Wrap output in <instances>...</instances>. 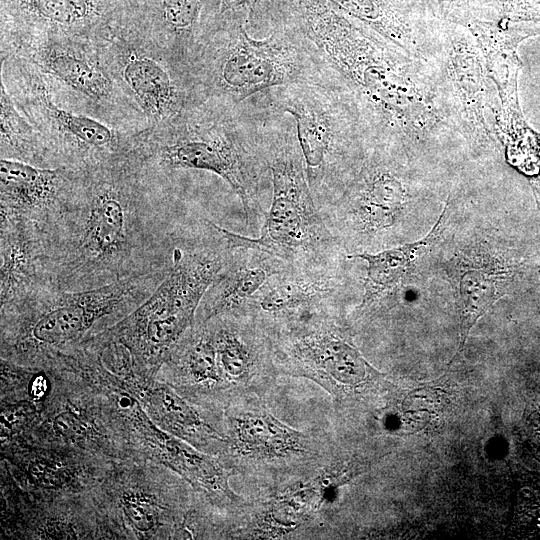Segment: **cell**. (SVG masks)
<instances>
[{
  "instance_id": "obj_36",
  "label": "cell",
  "mask_w": 540,
  "mask_h": 540,
  "mask_svg": "<svg viewBox=\"0 0 540 540\" xmlns=\"http://www.w3.org/2000/svg\"><path fill=\"white\" fill-rule=\"evenodd\" d=\"M482 0H436L438 18L456 22Z\"/></svg>"
},
{
  "instance_id": "obj_35",
  "label": "cell",
  "mask_w": 540,
  "mask_h": 540,
  "mask_svg": "<svg viewBox=\"0 0 540 540\" xmlns=\"http://www.w3.org/2000/svg\"><path fill=\"white\" fill-rule=\"evenodd\" d=\"M34 406L29 402H19L5 406L1 412V431L7 435L21 429L34 414Z\"/></svg>"
},
{
  "instance_id": "obj_31",
  "label": "cell",
  "mask_w": 540,
  "mask_h": 540,
  "mask_svg": "<svg viewBox=\"0 0 540 540\" xmlns=\"http://www.w3.org/2000/svg\"><path fill=\"white\" fill-rule=\"evenodd\" d=\"M263 1L216 0L214 12L205 33L215 27L233 23L256 27Z\"/></svg>"
},
{
  "instance_id": "obj_6",
  "label": "cell",
  "mask_w": 540,
  "mask_h": 540,
  "mask_svg": "<svg viewBox=\"0 0 540 540\" xmlns=\"http://www.w3.org/2000/svg\"><path fill=\"white\" fill-rule=\"evenodd\" d=\"M251 99L292 118L321 211L342 193L373 143L352 95L339 81L278 87Z\"/></svg>"
},
{
  "instance_id": "obj_15",
  "label": "cell",
  "mask_w": 540,
  "mask_h": 540,
  "mask_svg": "<svg viewBox=\"0 0 540 540\" xmlns=\"http://www.w3.org/2000/svg\"><path fill=\"white\" fill-rule=\"evenodd\" d=\"M439 40L433 67L451 121L469 146L496 147L492 110L498 96L476 39L465 26L439 19Z\"/></svg>"
},
{
  "instance_id": "obj_22",
  "label": "cell",
  "mask_w": 540,
  "mask_h": 540,
  "mask_svg": "<svg viewBox=\"0 0 540 540\" xmlns=\"http://www.w3.org/2000/svg\"><path fill=\"white\" fill-rule=\"evenodd\" d=\"M216 0H137L133 20L179 63L188 66Z\"/></svg>"
},
{
  "instance_id": "obj_25",
  "label": "cell",
  "mask_w": 540,
  "mask_h": 540,
  "mask_svg": "<svg viewBox=\"0 0 540 540\" xmlns=\"http://www.w3.org/2000/svg\"><path fill=\"white\" fill-rule=\"evenodd\" d=\"M456 23L465 26L476 39L489 78L495 85L501 108L518 109L517 75L520 62L516 47L525 37L508 23L466 13Z\"/></svg>"
},
{
  "instance_id": "obj_33",
  "label": "cell",
  "mask_w": 540,
  "mask_h": 540,
  "mask_svg": "<svg viewBox=\"0 0 540 540\" xmlns=\"http://www.w3.org/2000/svg\"><path fill=\"white\" fill-rule=\"evenodd\" d=\"M28 474L36 485L44 488L60 487L64 474L60 466L46 459H35L29 464Z\"/></svg>"
},
{
  "instance_id": "obj_39",
  "label": "cell",
  "mask_w": 540,
  "mask_h": 540,
  "mask_svg": "<svg viewBox=\"0 0 540 540\" xmlns=\"http://www.w3.org/2000/svg\"><path fill=\"white\" fill-rule=\"evenodd\" d=\"M127 1H128L130 9L132 11L131 13H133L137 8V0H127Z\"/></svg>"
},
{
  "instance_id": "obj_8",
  "label": "cell",
  "mask_w": 540,
  "mask_h": 540,
  "mask_svg": "<svg viewBox=\"0 0 540 540\" xmlns=\"http://www.w3.org/2000/svg\"><path fill=\"white\" fill-rule=\"evenodd\" d=\"M0 58L1 83L39 133L49 168L84 170L132 153L139 131L81 110L21 57L1 51Z\"/></svg>"
},
{
  "instance_id": "obj_29",
  "label": "cell",
  "mask_w": 540,
  "mask_h": 540,
  "mask_svg": "<svg viewBox=\"0 0 540 540\" xmlns=\"http://www.w3.org/2000/svg\"><path fill=\"white\" fill-rule=\"evenodd\" d=\"M506 274L496 266L461 265L456 275V291L460 304L459 354L475 323L503 295ZM456 354V355H457Z\"/></svg>"
},
{
  "instance_id": "obj_14",
  "label": "cell",
  "mask_w": 540,
  "mask_h": 540,
  "mask_svg": "<svg viewBox=\"0 0 540 540\" xmlns=\"http://www.w3.org/2000/svg\"><path fill=\"white\" fill-rule=\"evenodd\" d=\"M338 454L312 472L261 489L234 524L239 539L326 537L327 511L339 489L355 475L352 460Z\"/></svg>"
},
{
  "instance_id": "obj_34",
  "label": "cell",
  "mask_w": 540,
  "mask_h": 540,
  "mask_svg": "<svg viewBox=\"0 0 540 540\" xmlns=\"http://www.w3.org/2000/svg\"><path fill=\"white\" fill-rule=\"evenodd\" d=\"M53 429L57 435L67 440H81L89 433L84 419L70 410L56 415L53 420Z\"/></svg>"
},
{
  "instance_id": "obj_38",
  "label": "cell",
  "mask_w": 540,
  "mask_h": 540,
  "mask_svg": "<svg viewBox=\"0 0 540 540\" xmlns=\"http://www.w3.org/2000/svg\"><path fill=\"white\" fill-rule=\"evenodd\" d=\"M48 388L49 383L45 375L37 374L30 382L29 392L33 399L40 400L46 396Z\"/></svg>"
},
{
  "instance_id": "obj_9",
  "label": "cell",
  "mask_w": 540,
  "mask_h": 540,
  "mask_svg": "<svg viewBox=\"0 0 540 540\" xmlns=\"http://www.w3.org/2000/svg\"><path fill=\"white\" fill-rule=\"evenodd\" d=\"M263 325L279 376L313 381L337 409L383 389V376L361 355L333 307Z\"/></svg>"
},
{
  "instance_id": "obj_5",
  "label": "cell",
  "mask_w": 540,
  "mask_h": 540,
  "mask_svg": "<svg viewBox=\"0 0 540 540\" xmlns=\"http://www.w3.org/2000/svg\"><path fill=\"white\" fill-rule=\"evenodd\" d=\"M259 143L272 178L271 206L257 238L220 230L232 248L262 251L286 268L334 269L336 241L311 193L291 117L253 107Z\"/></svg>"
},
{
  "instance_id": "obj_40",
  "label": "cell",
  "mask_w": 540,
  "mask_h": 540,
  "mask_svg": "<svg viewBox=\"0 0 540 540\" xmlns=\"http://www.w3.org/2000/svg\"><path fill=\"white\" fill-rule=\"evenodd\" d=\"M262 4H263V3H262ZM261 8H262V7H261ZM260 19H261V24H262V25H263V24H264V22H265V21L267 20V19H266L265 21H263V19H262V15H261V10H260Z\"/></svg>"
},
{
  "instance_id": "obj_23",
  "label": "cell",
  "mask_w": 540,
  "mask_h": 540,
  "mask_svg": "<svg viewBox=\"0 0 540 540\" xmlns=\"http://www.w3.org/2000/svg\"><path fill=\"white\" fill-rule=\"evenodd\" d=\"M287 269L279 260L251 248H233L227 263L199 306L205 322L213 317L242 311L269 278Z\"/></svg>"
},
{
  "instance_id": "obj_18",
  "label": "cell",
  "mask_w": 540,
  "mask_h": 540,
  "mask_svg": "<svg viewBox=\"0 0 540 540\" xmlns=\"http://www.w3.org/2000/svg\"><path fill=\"white\" fill-rule=\"evenodd\" d=\"M1 29L94 39L132 12L127 0H0Z\"/></svg>"
},
{
  "instance_id": "obj_37",
  "label": "cell",
  "mask_w": 540,
  "mask_h": 540,
  "mask_svg": "<svg viewBox=\"0 0 540 540\" xmlns=\"http://www.w3.org/2000/svg\"><path fill=\"white\" fill-rule=\"evenodd\" d=\"M420 14L429 19H439L436 0H407Z\"/></svg>"
},
{
  "instance_id": "obj_27",
  "label": "cell",
  "mask_w": 540,
  "mask_h": 540,
  "mask_svg": "<svg viewBox=\"0 0 540 540\" xmlns=\"http://www.w3.org/2000/svg\"><path fill=\"white\" fill-rule=\"evenodd\" d=\"M168 360L174 361L181 382L200 393L218 397L226 407L213 335L206 322L196 321Z\"/></svg>"
},
{
  "instance_id": "obj_12",
  "label": "cell",
  "mask_w": 540,
  "mask_h": 540,
  "mask_svg": "<svg viewBox=\"0 0 540 540\" xmlns=\"http://www.w3.org/2000/svg\"><path fill=\"white\" fill-rule=\"evenodd\" d=\"M93 40L105 66L148 127L171 124L200 103L188 68L156 43L131 13Z\"/></svg>"
},
{
  "instance_id": "obj_16",
  "label": "cell",
  "mask_w": 540,
  "mask_h": 540,
  "mask_svg": "<svg viewBox=\"0 0 540 540\" xmlns=\"http://www.w3.org/2000/svg\"><path fill=\"white\" fill-rule=\"evenodd\" d=\"M403 153L388 144L370 145L342 193L320 211L330 231L346 226L374 235L394 225L410 198V183L398 161Z\"/></svg>"
},
{
  "instance_id": "obj_19",
  "label": "cell",
  "mask_w": 540,
  "mask_h": 540,
  "mask_svg": "<svg viewBox=\"0 0 540 540\" xmlns=\"http://www.w3.org/2000/svg\"><path fill=\"white\" fill-rule=\"evenodd\" d=\"M77 172L1 158V216L26 220L45 231L64 208Z\"/></svg>"
},
{
  "instance_id": "obj_7",
  "label": "cell",
  "mask_w": 540,
  "mask_h": 540,
  "mask_svg": "<svg viewBox=\"0 0 540 540\" xmlns=\"http://www.w3.org/2000/svg\"><path fill=\"white\" fill-rule=\"evenodd\" d=\"M205 238L181 239L156 289L109 332L139 363L160 366L195 325L202 299L233 250L219 225L208 220Z\"/></svg>"
},
{
  "instance_id": "obj_30",
  "label": "cell",
  "mask_w": 540,
  "mask_h": 540,
  "mask_svg": "<svg viewBox=\"0 0 540 540\" xmlns=\"http://www.w3.org/2000/svg\"><path fill=\"white\" fill-rule=\"evenodd\" d=\"M1 158L48 167L41 137L29 119L19 110L4 85H0Z\"/></svg>"
},
{
  "instance_id": "obj_4",
  "label": "cell",
  "mask_w": 540,
  "mask_h": 540,
  "mask_svg": "<svg viewBox=\"0 0 540 540\" xmlns=\"http://www.w3.org/2000/svg\"><path fill=\"white\" fill-rule=\"evenodd\" d=\"M132 153L166 176L176 170L212 172L238 195L249 227L257 228L266 217L260 186L268 168L247 102L237 107L199 103L171 124L139 131Z\"/></svg>"
},
{
  "instance_id": "obj_20",
  "label": "cell",
  "mask_w": 540,
  "mask_h": 540,
  "mask_svg": "<svg viewBox=\"0 0 540 540\" xmlns=\"http://www.w3.org/2000/svg\"><path fill=\"white\" fill-rule=\"evenodd\" d=\"M412 56L433 66L440 49L439 19L417 12L407 0H326Z\"/></svg>"
},
{
  "instance_id": "obj_21",
  "label": "cell",
  "mask_w": 540,
  "mask_h": 540,
  "mask_svg": "<svg viewBox=\"0 0 540 540\" xmlns=\"http://www.w3.org/2000/svg\"><path fill=\"white\" fill-rule=\"evenodd\" d=\"M336 287L334 269H284L272 275L240 312L269 324L331 308Z\"/></svg>"
},
{
  "instance_id": "obj_2",
  "label": "cell",
  "mask_w": 540,
  "mask_h": 540,
  "mask_svg": "<svg viewBox=\"0 0 540 540\" xmlns=\"http://www.w3.org/2000/svg\"><path fill=\"white\" fill-rule=\"evenodd\" d=\"M263 12L295 25L315 44L352 95L373 143L410 153L461 138L427 62L326 0H265Z\"/></svg>"
},
{
  "instance_id": "obj_13",
  "label": "cell",
  "mask_w": 540,
  "mask_h": 540,
  "mask_svg": "<svg viewBox=\"0 0 540 540\" xmlns=\"http://www.w3.org/2000/svg\"><path fill=\"white\" fill-rule=\"evenodd\" d=\"M167 272L131 277L86 290L44 286L2 306L1 312L21 315V342L41 348L61 346L78 340L103 318L135 309Z\"/></svg>"
},
{
  "instance_id": "obj_24",
  "label": "cell",
  "mask_w": 540,
  "mask_h": 540,
  "mask_svg": "<svg viewBox=\"0 0 540 540\" xmlns=\"http://www.w3.org/2000/svg\"><path fill=\"white\" fill-rule=\"evenodd\" d=\"M0 301L4 306L45 286L43 230L26 220L1 216Z\"/></svg>"
},
{
  "instance_id": "obj_3",
  "label": "cell",
  "mask_w": 540,
  "mask_h": 540,
  "mask_svg": "<svg viewBox=\"0 0 540 540\" xmlns=\"http://www.w3.org/2000/svg\"><path fill=\"white\" fill-rule=\"evenodd\" d=\"M267 37L252 38L245 24H226L204 34L188 63L200 103L237 107L269 90L340 80L315 44L295 25L276 18Z\"/></svg>"
},
{
  "instance_id": "obj_10",
  "label": "cell",
  "mask_w": 540,
  "mask_h": 540,
  "mask_svg": "<svg viewBox=\"0 0 540 540\" xmlns=\"http://www.w3.org/2000/svg\"><path fill=\"white\" fill-rule=\"evenodd\" d=\"M0 34V51L30 63L81 110L127 130L148 127L105 66L93 39L47 31L1 29Z\"/></svg>"
},
{
  "instance_id": "obj_17",
  "label": "cell",
  "mask_w": 540,
  "mask_h": 540,
  "mask_svg": "<svg viewBox=\"0 0 540 540\" xmlns=\"http://www.w3.org/2000/svg\"><path fill=\"white\" fill-rule=\"evenodd\" d=\"M205 322L213 335L226 406L263 398L279 376L265 326L245 312L222 314Z\"/></svg>"
},
{
  "instance_id": "obj_26",
  "label": "cell",
  "mask_w": 540,
  "mask_h": 540,
  "mask_svg": "<svg viewBox=\"0 0 540 540\" xmlns=\"http://www.w3.org/2000/svg\"><path fill=\"white\" fill-rule=\"evenodd\" d=\"M447 210L446 202L432 229L418 241L376 253L363 251L346 255L347 259L358 258L367 264L363 298L357 307L358 314H363L381 299L392 296L400 290L415 259L440 237Z\"/></svg>"
},
{
  "instance_id": "obj_11",
  "label": "cell",
  "mask_w": 540,
  "mask_h": 540,
  "mask_svg": "<svg viewBox=\"0 0 540 540\" xmlns=\"http://www.w3.org/2000/svg\"><path fill=\"white\" fill-rule=\"evenodd\" d=\"M263 398L225 407V466L261 489L306 475L337 452L327 435L296 430L276 418Z\"/></svg>"
},
{
  "instance_id": "obj_1",
  "label": "cell",
  "mask_w": 540,
  "mask_h": 540,
  "mask_svg": "<svg viewBox=\"0 0 540 540\" xmlns=\"http://www.w3.org/2000/svg\"><path fill=\"white\" fill-rule=\"evenodd\" d=\"M167 178L133 154L78 170L44 231L46 286L86 290L168 271L180 230Z\"/></svg>"
},
{
  "instance_id": "obj_32",
  "label": "cell",
  "mask_w": 540,
  "mask_h": 540,
  "mask_svg": "<svg viewBox=\"0 0 540 540\" xmlns=\"http://www.w3.org/2000/svg\"><path fill=\"white\" fill-rule=\"evenodd\" d=\"M122 508L125 517L138 532L148 533L158 524L156 508L140 494H126L122 500Z\"/></svg>"
},
{
  "instance_id": "obj_28",
  "label": "cell",
  "mask_w": 540,
  "mask_h": 540,
  "mask_svg": "<svg viewBox=\"0 0 540 540\" xmlns=\"http://www.w3.org/2000/svg\"><path fill=\"white\" fill-rule=\"evenodd\" d=\"M149 411L165 430L193 445L217 446L222 452L226 438L206 423L196 409L176 392L164 385L148 390Z\"/></svg>"
}]
</instances>
